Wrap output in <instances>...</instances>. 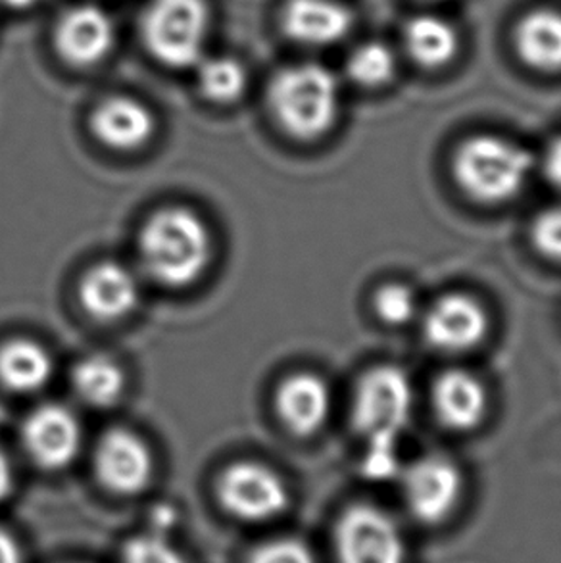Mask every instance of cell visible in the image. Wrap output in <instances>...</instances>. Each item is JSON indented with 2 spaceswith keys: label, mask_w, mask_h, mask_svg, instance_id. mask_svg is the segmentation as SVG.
Here are the masks:
<instances>
[{
  "label": "cell",
  "mask_w": 561,
  "mask_h": 563,
  "mask_svg": "<svg viewBox=\"0 0 561 563\" xmlns=\"http://www.w3.org/2000/svg\"><path fill=\"white\" fill-rule=\"evenodd\" d=\"M0 563H22L20 547L4 529H0Z\"/></svg>",
  "instance_id": "30"
},
{
  "label": "cell",
  "mask_w": 561,
  "mask_h": 563,
  "mask_svg": "<svg viewBox=\"0 0 561 563\" xmlns=\"http://www.w3.org/2000/svg\"><path fill=\"white\" fill-rule=\"evenodd\" d=\"M114 41V23L110 15L102 8L91 4L69 8L54 31L56 51L64 60L77 68L105 60Z\"/></svg>",
  "instance_id": "11"
},
{
  "label": "cell",
  "mask_w": 561,
  "mask_h": 563,
  "mask_svg": "<svg viewBox=\"0 0 561 563\" xmlns=\"http://www.w3.org/2000/svg\"><path fill=\"white\" fill-rule=\"evenodd\" d=\"M154 462L138 434L116 429L102 437L97 449V473L105 487L118 495H139L148 487Z\"/></svg>",
  "instance_id": "12"
},
{
  "label": "cell",
  "mask_w": 561,
  "mask_h": 563,
  "mask_svg": "<svg viewBox=\"0 0 561 563\" xmlns=\"http://www.w3.org/2000/svg\"><path fill=\"white\" fill-rule=\"evenodd\" d=\"M491 320L479 300L468 295H447L429 308L424 318V335L432 349L465 352L483 343Z\"/></svg>",
  "instance_id": "9"
},
{
  "label": "cell",
  "mask_w": 561,
  "mask_h": 563,
  "mask_svg": "<svg viewBox=\"0 0 561 563\" xmlns=\"http://www.w3.org/2000/svg\"><path fill=\"white\" fill-rule=\"evenodd\" d=\"M346 74L354 84L365 89H377L391 84L396 74L393 48L377 41L358 46L346 62Z\"/></svg>",
  "instance_id": "22"
},
{
  "label": "cell",
  "mask_w": 561,
  "mask_h": 563,
  "mask_svg": "<svg viewBox=\"0 0 561 563\" xmlns=\"http://www.w3.org/2000/svg\"><path fill=\"white\" fill-rule=\"evenodd\" d=\"M208 30L206 0H152L143 18L144 43L169 68L200 64Z\"/></svg>",
  "instance_id": "5"
},
{
  "label": "cell",
  "mask_w": 561,
  "mask_h": 563,
  "mask_svg": "<svg viewBox=\"0 0 561 563\" xmlns=\"http://www.w3.org/2000/svg\"><path fill=\"white\" fill-rule=\"evenodd\" d=\"M95 135L116 151H135L154 135V115L139 100L112 97L92 114Z\"/></svg>",
  "instance_id": "17"
},
{
  "label": "cell",
  "mask_w": 561,
  "mask_h": 563,
  "mask_svg": "<svg viewBox=\"0 0 561 563\" xmlns=\"http://www.w3.org/2000/svg\"><path fill=\"white\" fill-rule=\"evenodd\" d=\"M251 563H316L302 542L275 541L252 554Z\"/></svg>",
  "instance_id": "27"
},
{
  "label": "cell",
  "mask_w": 561,
  "mask_h": 563,
  "mask_svg": "<svg viewBox=\"0 0 561 563\" xmlns=\"http://www.w3.org/2000/svg\"><path fill=\"white\" fill-rule=\"evenodd\" d=\"M123 560L125 563H187L160 534H144L128 542L123 550Z\"/></svg>",
  "instance_id": "25"
},
{
  "label": "cell",
  "mask_w": 561,
  "mask_h": 563,
  "mask_svg": "<svg viewBox=\"0 0 561 563\" xmlns=\"http://www.w3.org/2000/svg\"><path fill=\"white\" fill-rule=\"evenodd\" d=\"M432 402L444 426L455 431H470L485 419L488 393L475 375L465 369H450L435 380Z\"/></svg>",
  "instance_id": "15"
},
{
  "label": "cell",
  "mask_w": 561,
  "mask_h": 563,
  "mask_svg": "<svg viewBox=\"0 0 561 563\" xmlns=\"http://www.w3.org/2000/svg\"><path fill=\"white\" fill-rule=\"evenodd\" d=\"M14 488V472L7 454L0 450V503L7 498Z\"/></svg>",
  "instance_id": "31"
},
{
  "label": "cell",
  "mask_w": 561,
  "mask_h": 563,
  "mask_svg": "<svg viewBox=\"0 0 561 563\" xmlns=\"http://www.w3.org/2000/svg\"><path fill=\"white\" fill-rule=\"evenodd\" d=\"M341 563H404L400 531L388 514L373 506L350 508L337 527Z\"/></svg>",
  "instance_id": "7"
},
{
  "label": "cell",
  "mask_w": 561,
  "mask_h": 563,
  "mask_svg": "<svg viewBox=\"0 0 561 563\" xmlns=\"http://www.w3.org/2000/svg\"><path fill=\"white\" fill-rule=\"evenodd\" d=\"M146 272L167 287H187L202 277L212 260V235L197 213L167 208L154 213L141 233Z\"/></svg>",
  "instance_id": "1"
},
{
  "label": "cell",
  "mask_w": 561,
  "mask_h": 563,
  "mask_svg": "<svg viewBox=\"0 0 561 563\" xmlns=\"http://www.w3.org/2000/svg\"><path fill=\"white\" fill-rule=\"evenodd\" d=\"M270 107L283 130L311 141L326 135L341 112V85L319 64L283 69L270 87Z\"/></svg>",
  "instance_id": "2"
},
{
  "label": "cell",
  "mask_w": 561,
  "mask_h": 563,
  "mask_svg": "<svg viewBox=\"0 0 561 563\" xmlns=\"http://www.w3.org/2000/svg\"><path fill=\"white\" fill-rule=\"evenodd\" d=\"M514 43L529 68L544 74L561 71V12L532 10L517 23Z\"/></svg>",
  "instance_id": "18"
},
{
  "label": "cell",
  "mask_w": 561,
  "mask_h": 563,
  "mask_svg": "<svg viewBox=\"0 0 561 563\" xmlns=\"http://www.w3.org/2000/svg\"><path fill=\"white\" fill-rule=\"evenodd\" d=\"M277 410L293 433L302 437L318 433L331 411V388L318 375H293L279 387Z\"/></svg>",
  "instance_id": "16"
},
{
  "label": "cell",
  "mask_w": 561,
  "mask_h": 563,
  "mask_svg": "<svg viewBox=\"0 0 561 563\" xmlns=\"http://www.w3.org/2000/svg\"><path fill=\"white\" fill-rule=\"evenodd\" d=\"M7 7L15 8V10H23V8H31L37 4V0H2Z\"/></svg>",
  "instance_id": "33"
},
{
  "label": "cell",
  "mask_w": 561,
  "mask_h": 563,
  "mask_svg": "<svg viewBox=\"0 0 561 563\" xmlns=\"http://www.w3.org/2000/svg\"><path fill=\"white\" fill-rule=\"evenodd\" d=\"M74 387L85 402L108 408L118 402L125 387V375L114 360L107 356H89L74 369Z\"/></svg>",
  "instance_id": "21"
},
{
  "label": "cell",
  "mask_w": 561,
  "mask_h": 563,
  "mask_svg": "<svg viewBox=\"0 0 561 563\" xmlns=\"http://www.w3.org/2000/svg\"><path fill=\"white\" fill-rule=\"evenodd\" d=\"M404 45L421 68L448 66L460 53V35L454 25L440 15H416L406 23Z\"/></svg>",
  "instance_id": "19"
},
{
  "label": "cell",
  "mask_w": 561,
  "mask_h": 563,
  "mask_svg": "<svg viewBox=\"0 0 561 563\" xmlns=\"http://www.w3.org/2000/svg\"><path fill=\"white\" fill-rule=\"evenodd\" d=\"M280 22L296 43L329 46L349 35L354 15L339 0H288Z\"/></svg>",
  "instance_id": "13"
},
{
  "label": "cell",
  "mask_w": 561,
  "mask_h": 563,
  "mask_svg": "<svg viewBox=\"0 0 561 563\" xmlns=\"http://www.w3.org/2000/svg\"><path fill=\"white\" fill-rule=\"evenodd\" d=\"M373 306L380 320L388 325H406L418 313V300L414 290L400 283H391L381 287L373 298Z\"/></svg>",
  "instance_id": "24"
},
{
  "label": "cell",
  "mask_w": 561,
  "mask_h": 563,
  "mask_svg": "<svg viewBox=\"0 0 561 563\" xmlns=\"http://www.w3.org/2000/svg\"><path fill=\"white\" fill-rule=\"evenodd\" d=\"M364 473L370 479H391L400 473V460L396 449L387 446H367L364 460Z\"/></svg>",
  "instance_id": "28"
},
{
  "label": "cell",
  "mask_w": 561,
  "mask_h": 563,
  "mask_svg": "<svg viewBox=\"0 0 561 563\" xmlns=\"http://www.w3.org/2000/svg\"><path fill=\"white\" fill-rule=\"evenodd\" d=\"M403 487L411 514L424 523H439L460 500L462 473L452 460L429 454L404 472Z\"/></svg>",
  "instance_id": "8"
},
{
  "label": "cell",
  "mask_w": 561,
  "mask_h": 563,
  "mask_svg": "<svg viewBox=\"0 0 561 563\" xmlns=\"http://www.w3.org/2000/svg\"><path fill=\"white\" fill-rule=\"evenodd\" d=\"M532 172L524 146L493 135L465 141L454 156V176L471 198L498 205L521 192Z\"/></svg>",
  "instance_id": "3"
},
{
  "label": "cell",
  "mask_w": 561,
  "mask_h": 563,
  "mask_svg": "<svg viewBox=\"0 0 561 563\" xmlns=\"http://www.w3.org/2000/svg\"><path fill=\"white\" fill-rule=\"evenodd\" d=\"M139 298L138 277L118 262L92 267L81 283V302L99 320H120L138 308Z\"/></svg>",
  "instance_id": "14"
},
{
  "label": "cell",
  "mask_w": 561,
  "mask_h": 563,
  "mask_svg": "<svg viewBox=\"0 0 561 563\" xmlns=\"http://www.w3.org/2000/svg\"><path fill=\"white\" fill-rule=\"evenodd\" d=\"M218 496L231 516L251 523L277 518L290 503L287 485L279 475L254 462H241L226 470Z\"/></svg>",
  "instance_id": "6"
},
{
  "label": "cell",
  "mask_w": 561,
  "mask_h": 563,
  "mask_svg": "<svg viewBox=\"0 0 561 563\" xmlns=\"http://www.w3.org/2000/svg\"><path fill=\"white\" fill-rule=\"evenodd\" d=\"M51 354L33 341H12L0 351V380L15 393H35L53 379Z\"/></svg>",
  "instance_id": "20"
},
{
  "label": "cell",
  "mask_w": 561,
  "mask_h": 563,
  "mask_svg": "<svg viewBox=\"0 0 561 563\" xmlns=\"http://www.w3.org/2000/svg\"><path fill=\"white\" fill-rule=\"evenodd\" d=\"M198 84L208 99L229 104L241 99L246 89V71L239 62L231 58H212L200 62Z\"/></svg>",
  "instance_id": "23"
},
{
  "label": "cell",
  "mask_w": 561,
  "mask_h": 563,
  "mask_svg": "<svg viewBox=\"0 0 561 563\" xmlns=\"http://www.w3.org/2000/svg\"><path fill=\"white\" fill-rule=\"evenodd\" d=\"M411 413L414 387L400 367H375L358 383L352 419L370 446L396 449Z\"/></svg>",
  "instance_id": "4"
},
{
  "label": "cell",
  "mask_w": 561,
  "mask_h": 563,
  "mask_svg": "<svg viewBox=\"0 0 561 563\" xmlns=\"http://www.w3.org/2000/svg\"><path fill=\"white\" fill-rule=\"evenodd\" d=\"M544 169H547L548 179L561 187V137L556 139L554 143L548 146Z\"/></svg>",
  "instance_id": "29"
},
{
  "label": "cell",
  "mask_w": 561,
  "mask_h": 563,
  "mask_svg": "<svg viewBox=\"0 0 561 563\" xmlns=\"http://www.w3.org/2000/svg\"><path fill=\"white\" fill-rule=\"evenodd\" d=\"M23 442L41 467L62 470L79 454L81 427L68 408L61 404H46L25 421Z\"/></svg>",
  "instance_id": "10"
},
{
  "label": "cell",
  "mask_w": 561,
  "mask_h": 563,
  "mask_svg": "<svg viewBox=\"0 0 561 563\" xmlns=\"http://www.w3.org/2000/svg\"><path fill=\"white\" fill-rule=\"evenodd\" d=\"M175 519L174 511L169 510V508H160L154 514V521H156V526H160V529H167V527L172 526V521Z\"/></svg>",
  "instance_id": "32"
},
{
  "label": "cell",
  "mask_w": 561,
  "mask_h": 563,
  "mask_svg": "<svg viewBox=\"0 0 561 563\" xmlns=\"http://www.w3.org/2000/svg\"><path fill=\"white\" fill-rule=\"evenodd\" d=\"M532 241L544 256L561 262V206L540 213L532 225Z\"/></svg>",
  "instance_id": "26"
}]
</instances>
